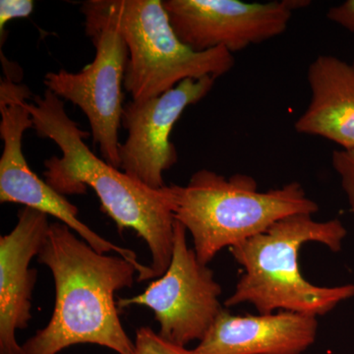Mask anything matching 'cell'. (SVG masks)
<instances>
[{"instance_id":"cell-1","label":"cell","mask_w":354,"mask_h":354,"mask_svg":"<svg viewBox=\"0 0 354 354\" xmlns=\"http://www.w3.org/2000/svg\"><path fill=\"white\" fill-rule=\"evenodd\" d=\"M37 135L50 139L62 151L44 160L46 183L62 196L95 191L102 211L120 232L132 230L145 241L152 256L153 279L171 265L174 245V218L169 186L152 189L95 155L85 140L90 132L79 128L65 111L64 100L46 88L27 104Z\"/></svg>"},{"instance_id":"cell-2","label":"cell","mask_w":354,"mask_h":354,"mask_svg":"<svg viewBox=\"0 0 354 354\" xmlns=\"http://www.w3.org/2000/svg\"><path fill=\"white\" fill-rule=\"evenodd\" d=\"M38 260L55 279V309L48 325L21 346V354H57L82 344L134 354L115 301L116 291L134 283L131 263L97 252L60 221L50 223Z\"/></svg>"},{"instance_id":"cell-3","label":"cell","mask_w":354,"mask_h":354,"mask_svg":"<svg viewBox=\"0 0 354 354\" xmlns=\"http://www.w3.org/2000/svg\"><path fill=\"white\" fill-rule=\"evenodd\" d=\"M348 234L337 218L317 221L309 214L281 218L265 232L230 248L243 274L227 307L252 304L259 314L290 311L310 316L330 313L342 302L354 297V285L317 286L299 269V251L309 242H318L339 252Z\"/></svg>"},{"instance_id":"cell-4","label":"cell","mask_w":354,"mask_h":354,"mask_svg":"<svg viewBox=\"0 0 354 354\" xmlns=\"http://www.w3.org/2000/svg\"><path fill=\"white\" fill-rule=\"evenodd\" d=\"M169 190L174 218L192 236L204 265L225 247L265 232L286 216L319 211L297 181L263 192L252 176L243 174L225 177L203 169L186 185L171 184Z\"/></svg>"},{"instance_id":"cell-5","label":"cell","mask_w":354,"mask_h":354,"mask_svg":"<svg viewBox=\"0 0 354 354\" xmlns=\"http://www.w3.org/2000/svg\"><path fill=\"white\" fill-rule=\"evenodd\" d=\"M128 48L123 88L131 101L160 97L186 79H218L234 68L225 48L202 53L177 38L160 0H97Z\"/></svg>"},{"instance_id":"cell-6","label":"cell","mask_w":354,"mask_h":354,"mask_svg":"<svg viewBox=\"0 0 354 354\" xmlns=\"http://www.w3.org/2000/svg\"><path fill=\"white\" fill-rule=\"evenodd\" d=\"M81 12L85 17L86 35L95 48L94 60L77 73L65 69L48 72L44 84L60 99L82 109L102 160L120 169L118 130L124 106L127 44L97 0L84 1Z\"/></svg>"},{"instance_id":"cell-7","label":"cell","mask_w":354,"mask_h":354,"mask_svg":"<svg viewBox=\"0 0 354 354\" xmlns=\"http://www.w3.org/2000/svg\"><path fill=\"white\" fill-rule=\"evenodd\" d=\"M21 78L6 74L0 81V202L15 203L57 218L97 252L118 253L136 268L138 281L152 279L150 266L142 265L136 253L106 241L78 218V208L30 169L22 150L23 135L34 127L27 100L31 91Z\"/></svg>"},{"instance_id":"cell-8","label":"cell","mask_w":354,"mask_h":354,"mask_svg":"<svg viewBox=\"0 0 354 354\" xmlns=\"http://www.w3.org/2000/svg\"><path fill=\"white\" fill-rule=\"evenodd\" d=\"M187 230L176 221L171 265L160 278L141 295L118 298V308L131 305L149 307L160 325L158 334L167 341L185 348L202 341L223 311L221 286L214 272L198 260L188 247Z\"/></svg>"},{"instance_id":"cell-9","label":"cell","mask_w":354,"mask_h":354,"mask_svg":"<svg viewBox=\"0 0 354 354\" xmlns=\"http://www.w3.org/2000/svg\"><path fill=\"white\" fill-rule=\"evenodd\" d=\"M305 0L248 3L239 0H165L172 29L181 43L198 53L225 48L244 50L283 34L293 11Z\"/></svg>"},{"instance_id":"cell-10","label":"cell","mask_w":354,"mask_h":354,"mask_svg":"<svg viewBox=\"0 0 354 354\" xmlns=\"http://www.w3.org/2000/svg\"><path fill=\"white\" fill-rule=\"evenodd\" d=\"M216 80L212 76L186 79L160 97L125 104L121 127L127 137L120 146L121 171L152 189L165 187L164 172L178 160L171 141L174 124L188 106L211 92Z\"/></svg>"},{"instance_id":"cell-11","label":"cell","mask_w":354,"mask_h":354,"mask_svg":"<svg viewBox=\"0 0 354 354\" xmlns=\"http://www.w3.org/2000/svg\"><path fill=\"white\" fill-rule=\"evenodd\" d=\"M48 216L25 207L18 213L15 227L0 237V354H21L16 330L32 320V293L37 270L31 269L48 239Z\"/></svg>"},{"instance_id":"cell-12","label":"cell","mask_w":354,"mask_h":354,"mask_svg":"<svg viewBox=\"0 0 354 354\" xmlns=\"http://www.w3.org/2000/svg\"><path fill=\"white\" fill-rule=\"evenodd\" d=\"M317 317L290 311L232 315L223 310L194 354H300L316 341Z\"/></svg>"},{"instance_id":"cell-13","label":"cell","mask_w":354,"mask_h":354,"mask_svg":"<svg viewBox=\"0 0 354 354\" xmlns=\"http://www.w3.org/2000/svg\"><path fill=\"white\" fill-rule=\"evenodd\" d=\"M310 102L295 121L297 132L322 137L342 150L354 149V67L321 55L307 71Z\"/></svg>"},{"instance_id":"cell-14","label":"cell","mask_w":354,"mask_h":354,"mask_svg":"<svg viewBox=\"0 0 354 354\" xmlns=\"http://www.w3.org/2000/svg\"><path fill=\"white\" fill-rule=\"evenodd\" d=\"M134 344V354H194L192 349L162 339L150 327H141L136 330Z\"/></svg>"},{"instance_id":"cell-15","label":"cell","mask_w":354,"mask_h":354,"mask_svg":"<svg viewBox=\"0 0 354 354\" xmlns=\"http://www.w3.org/2000/svg\"><path fill=\"white\" fill-rule=\"evenodd\" d=\"M332 165L339 176L342 190L348 199L349 211L354 214V149L334 151Z\"/></svg>"},{"instance_id":"cell-16","label":"cell","mask_w":354,"mask_h":354,"mask_svg":"<svg viewBox=\"0 0 354 354\" xmlns=\"http://www.w3.org/2000/svg\"><path fill=\"white\" fill-rule=\"evenodd\" d=\"M35 2L32 0H1L0 1V39L3 46L6 41V26L9 21L27 18L34 11Z\"/></svg>"},{"instance_id":"cell-17","label":"cell","mask_w":354,"mask_h":354,"mask_svg":"<svg viewBox=\"0 0 354 354\" xmlns=\"http://www.w3.org/2000/svg\"><path fill=\"white\" fill-rule=\"evenodd\" d=\"M328 19L354 32V0H346L339 6L329 9Z\"/></svg>"},{"instance_id":"cell-18","label":"cell","mask_w":354,"mask_h":354,"mask_svg":"<svg viewBox=\"0 0 354 354\" xmlns=\"http://www.w3.org/2000/svg\"><path fill=\"white\" fill-rule=\"evenodd\" d=\"M353 66L354 67V62H353Z\"/></svg>"}]
</instances>
